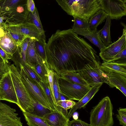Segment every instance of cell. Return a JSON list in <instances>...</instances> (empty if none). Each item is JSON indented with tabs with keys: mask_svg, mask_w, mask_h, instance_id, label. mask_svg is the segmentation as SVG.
I'll return each mask as SVG.
<instances>
[{
	"mask_svg": "<svg viewBox=\"0 0 126 126\" xmlns=\"http://www.w3.org/2000/svg\"><path fill=\"white\" fill-rule=\"evenodd\" d=\"M68 15L88 22L90 17L102 9L100 0H56Z\"/></svg>",
	"mask_w": 126,
	"mask_h": 126,
	"instance_id": "cell-1",
	"label": "cell"
},
{
	"mask_svg": "<svg viewBox=\"0 0 126 126\" xmlns=\"http://www.w3.org/2000/svg\"><path fill=\"white\" fill-rule=\"evenodd\" d=\"M9 68L17 97L18 106L23 112L32 113L34 110V99L23 83L17 68L13 64L9 65Z\"/></svg>",
	"mask_w": 126,
	"mask_h": 126,
	"instance_id": "cell-2",
	"label": "cell"
},
{
	"mask_svg": "<svg viewBox=\"0 0 126 126\" xmlns=\"http://www.w3.org/2000/svg\"><path fill=\"white\" fill-rule=\"evenodd\" d=\"M113 107L108 96L103 98L90 112V124L91 126H112Z\"/></svg>",
	"mask_w": 126,
	"mask_h": 126,
	"instance_id": "cell-3",
	"label": "cell"
},
{
	"mask_svg": "<svg viewBox=\"0 0 126 126\" xmlns=\"http://www.w3.org/2000/svg\"><path fill=\"white\" fill-rule=\"evenodd\" d=\"M77 72L91 86L103 83L109 85V73L101 66L100 62L96 65L86 64Z\"/></svg>",
	"mask_w": 126,
	"mask_h": 126,
	"instance_id": "cell-4",
	"label": "cell"
},
{
	"mask_svg": "<svg viewBox=\"0 0 126 126\" xmlns=\"http://www.w3.org/2000/svg\"><path fill=\"white\" fill-rule=\"evenodd\" d=\"M19 72L21 80L31 96L44 107L51 110L44 91L27 74L21 65Z\"/></svg>",
	"mask_w": 126,
	"mask_h": 126,
	"instance_id": "cell-5",
	"label": "cell"
},
{
	"mask_svg": "<svg viewBox=\"0 0 126 126\" xmlns=\"http://www.w3.org/2000/svg\"><path fill=\"white\" fill-rule=\"evenodd\" d=\"M58 83L60 93L67 99L70 100H80L91 87L89 86H85L73 83L60 77Z\"/></svg>",
	"mask_w": 126,
	"mask_h": 126,
	"instance_id": "cell-6",
	"label": "cell"
},
{
	"mask_svg": "<svg viewBox=\"0 0 126 126\" xmlns=\"http://www.w3.org/2000/svg\"><path fill=\"white\" fill-rule=\"evenodd\" d=\"M103 10L111 19L119 20L126 15V0H100Z\"/></svg>",
	"mask_w": 126,
	"mask_h": 126,
	"instance_id": "cell-7",
	"label": "cell"
},
{
	"mask_svg": "<svg viewBox=\"0 0 126 126\" xmlns=\"http://www.w3.org/2000/svg\"><path fill=\"white\" fill-rule=\"evenodd\" d=\"M15 109L0 101V126H23Z\"/></svg>",
	"mask_w": 126,
	"mask_h": 126,
	"instance_id": "cell-8",
	"label": "cell"
},
{
	"mask_svg": "<svg viewBox=\"0 0 126 126\" xmlns=\"http://www.w3.org/2000/svg\"><path fill=\"white\" fill-rule=\"evenodd\" d=\"M0 98L16 104L18 103L9 71L4 74L0 81Z\"/></svg>",
	"mask_w": 126,
	"mask_h": 126,
	"instance_id": "cell-9",
	"label": "cell"
},
{
	"mask_svg": "<svg viewBox=\"0 0 126 126\" xmlns=\"http://www.w3.org/2000/svg\"><path fill=\"white\" fill-rule=\"evenodd\" d=\"M126 48V28L123 30L122 36L115 42L100 51L99 55L103 62H108L114 56Z\"/></svg>",
	"mask_w": 126,
	"mask_h": 126,
	"instance_id": "cell-10",
	"label": "cell"
},
{
	"mask_svg": "<svg viewBox=\"0 0 126 126\" xmlns=\"http://www.w3.org/2000/svg\"><path fill=\"white\" fill-rule=\"evenodd\" d=\"M50 126H68L69 119L57 110H52L42 117Z\"/></svg>",
	"mask_w": 126,
	"mask_h": 126,
	"instance_id": "cell-11",
	"label": "cell"
},
{
	"mask_svg": "<svg viewBox=\"0 0 126 126\" xmlns=\"http://www.w3.org/2000/svg\"><path fill=\"white\" fill-rule=\"evenodd\" d=\"M75 33L84 36L91 43L97 47L100 51L106 47L99 36L98 31L92 30L89 28L82 29L79 28H72Z\"/></svg>",
	"mask_w": 126,
	"mask_h": 126,
	"instance_id": "cell-12",
	"label": "cell"
},
{
	"mask_svg": "<svg viewBox=\"0 0 126 126\" xmlns=\"http://www.w3.org/2000/svg\"><path fill=\"white\" fill-rule=\"evenodd\" d=\"M103 83L97 84L91 86L88 93L71 108L68 113V117L70 118L73 114L78 109L84 107L98 92Z\"/></svg>",
	"mask_w": 126,
	"mask_h": 126,
	"instance_id": "cell-13",
	"label": "cell"
},
{
	"mask_svg": "<svg viewBox=\"0 0 126 126\" xmlns=\"http://www.w3.org/2000/svg\"><path fill=\"white\" fill-rule=\"evenodd\" d=\"M109 81L110 87H116L126 96V76L110 72L109 74Z\"/></svg>",
	"mask_w": 126,
	"mask_h": 126,
	"instance_id": "cell-14",
	"label": "cell"
},
{
	"mask_svg": "<svg viewBox=\"0 0 126 126\" xmlns=\"http://www.w3.org/2000/svg\"><path fill=\"white\" fill-rule=\"evenodd\" d=\"M58 75L60 77L73 83L83 86H89L78 72L62 69L59 71Z\"/></svg>",
	"mask_w": 126,
	"mask_h": 126,
	"instance_id": "cell-15",
	"label": "cell"
},
{
	"mask_svg": "<svg viewBox=\"0 0 126 126\" xmlns=\"http://www.w3.org/2000/svg\"><path fill=\"white\" fill-rule=\"evenodd\" d=\"M0 46L2 49L11 58L17 49L14 40L8 33L0 39Z\"/></svg>",
	"mask_w": 126,
	"mask_h": 126,
	"instance_id": "cell-16",
	"label": "cell"
},
{
	"mask_svg": "<svg viewBox=\"0 0 126 126\" xmlns=\"http://www.w3.org/2000/svg\"><path fill=\"white\" fill-rule=\"evenodd\" d=\"M35 38L34 37L30 38L26 52V63L31 67L35 65L42 58L38 54L35 48L34 42Z\"/></svg>",
	"mask_w": 126,
	"mask_h": 126,
	"instance_id": "cell-17",
	"label": "cell"
},
{
	"mask_svg": "<svg viewBox=\"0 0 126 126\" xmlns=\"http://www.w3.org/2000/svg\"><path fill=\"white\" fill-rule=\"evenodd\" d=\"M20 28L22 34L25 39L34 37L38 39L42 36L37 27L31 23L26 22Z\"/></svg>",
	"mask_w": 126,
	"mask_h": 126,
	"instance_id": "cell-18",
	"label": "cell"
},
{
	"mask_svg": "<svg viewBox=\"0 0 126 126\" xmlns=\"http://www.w3.org/2000/svg\"><path fill=\"white\" fill-rule=\"evenodd\" d=\"M101 66L109 73L114 72L126 76V63L103 62L101 64Z\"/></svg>",
	"mask_w": 126,
	"mask_h": 126,
	"instance_id": "cell-19",
	"label": "cell"
},
{
	"mask_svg": "<svg viewBox=\"0 0 126 126\" xmlns=\"http://www.w3.org/2000/svg\"><path fill=\"white\" fill-rule=\"evenodd\" d=\"M111 20L110 16H108L104 27L98 31L100 38L105 47H108L111 43L110 33Z\"/></svg>",
	"mask_w": 126,
	"mask_h": 126,
	"instance_id": "cell-20",
	"label": "cell"
},
{
	"mask_svg": "<svg viewBox=\"0 0 126 126\" xmlns=\"http://www.w3.org/2000/svg\"><path fill=\"white\" fill-rule=\"evenodd\" d=\"M108 16L102 9L99 10L90 18L88 22L89 29L92 30H97V26L104 21Z\"/></svg>",
	"mask_w": 126,
	"mask_h": 126,
	"instance_id": "cell-21",
	"label": "cell"
},
{
	"mask_svg": "<svg viewBox=\"0 0 126 126\" xmlns=\"http://www.w3.org/2000/svg\"><path fill=\"white\" fill-rule=\"evenodd\" d=\"M23 113L29 126H50L41 117L27 112Z\"/></svg>",
	"mask_w": 126,
	"mask_h": 126,
	"instance_id": "cell-22",
	"label": "cell"
},
{
	"mask_svg": "<svg viewBox=\"0 0 126 126\" xmlns=\"http://www.w3.org/2000/svg\"><path fill=\"white\" fill-rule=\"evenodd\" d=\"M44 60L41 58L32 67L30 66L34 71L43 82L49 84L47 70L44 64Z\"/></svg>",
	"mask_w": 126,
	"mask_h": 126,
	"instance_id": "cell-23",
	"label": "cell"
},
{
	"mask_svg": "<svg viewBox=\"0 0 126 126\" xmlns=\"http://www.w3.org/2000/svg\"><path fill=\"white\" fill-rule=\"evenodd\" d=\"M27 21V22L34 24L38 28L42 36L45 38L44 31L40 19L38 11L36 7L33 13L29 12Z\"/></svg>",
	"mask_w": 126,
	"mask_h": 126,
	"instance_id": "cell-24",
	"label": "cell"
},
{
	"mask_svg": "<svg viewBox=\"0 0 126 126\" xmlns=\"http://www.w3.org/2000/svg\"><path fill=\"white\" fill-rule=\"evenodd\" d=\"M45 38L42 36L39 39H35L34 46L36 52L39 56L45 61L47 60L45 46Z\"/></svg>",
	"mask_w": 126,
	"mask_h": 126,
	"instance_id": "cell-25",
	"label": "cell"
},
{
	"mask_svg": "<svg viewBox=\"0 0 126 126\" xmlns=\"http://www.w3.org/2000/svg\"><path fill=\"white\" fill-rule=\"evenodd\" d=\"M34 110L31 114L41 117L53 110L44 107L34 99Z\"/></svg>",
	"mask_w": 126,
	"mask_h": 126,
	"instance_id": "cell-26",
	"label": "cell"
},
{
	"mask_svg": "<svg viewBox=\"0 0 126 126\" xmlns=\"http://www.w3.org/2000/svg\"><path fill=\"white\" fill-rule=\"evenodd\" d=\"M41 85L47 100L50 107L53 110H57L55 105L53 101L51 89L49 84L41 82Z\"/></svg>",
	"mask_w": 126,
	"mask_h": 126,
	"instance_id": "cell-27",
	"label": "cell"
},
{
	"mask_svg": "<svg viewBox=\"0 0 126 126\" xmlns=\"http://www.w3.org/2000/svg\"><path fill=\"white\" fill-rule=\"evenodd\" d=\"M44 64L47 71L48 83L51 89L53 99L55 105V101L53 90V81L54 71L50 68L47 60H44Z\"/></svg>",
	"mask_w": 126,
	"mask_h": 126,
	"instance_id": "cell-28",
	"label": "cell"
},
{
	"mask_svg": "<svg viewBox=\"0 0 126 126\" xmlns=\"http://www.w3.org/2000/svg\"><path fill=\"white\" fill-rule=\"evenodd\" d=\"M22 66L26 72L37 83L40 87L43 90L41 85L42 81L36 73L29 65L27 64H25Z\"/></svg>",
	"mask_w": 126,
	"mask_h": 126,
	"instance_id": "cell-29",
	"label": "cell"
},
{
	"mask_svg": "<svg viewBox=\"0 0 126 126\" xmlns=\"http://www.w3.org/2000/svg\"><path fill=\"white\" fill-rule=\"evenodd\" d=\"M73 17L74 18V23L72 28L86 29L89 28L88 22L77 17Z\"/></svg>",
	"mask_w": 126,
	"mask_h": 126,
	"instance_id": "cell-30",
	"label": "cell"
},
{
	"mask_svg": "<svg viewBox=\"0 0 126 126\" xmlns=\"http://www.w3.org/2000/svg\"><path fill=\"white\" fill-rule=\"evenodd\" d=\"M126 63V48L114 56L109 62Z\"/></svg>",
	"mask_w": 126,
	"mask_h": 126,
	"instance_id": "cell-31",
	"label": "cell"
},
{
	"mask_svg": "<svg viewBox=\"0 0 126 126\" xmlns=\"http://www.w3.org/2000/svg\"><path fill=\"white\" fill-rule=\"evenodd\" d=\"M117 111L118 114L116 116L120 124L122 126H126V109L120 108Z\"/></svg>",
	"mask_w": 126,
	"mask_h": 126,
	"instance_id": "cell-32",
	"label": "cell"
},
{
	"mask_svg": "<svg viewBox=\"0 0 126 126\" xmlns=\"http://www.w3.org/2000/svg\"><path fill=\"white\" fill-rule=\"evenodd\" d=\"M68 126H91L90 124L80 120H73L69 121Z\"/></svg>",
	"mask_w": 126,
	"mask_h": 126,
	"instance_id": "cell-33",
	"label": "cell"
},
{
	"mask_svg": "<svg viewBox=\"0 0 126 126\" xmlns=\"http://www.w3.org/2000/svg\"><path fill=\"white\" fill-rule=\"evenodd\" d=\"M59 76L54 72L53 81V90L54 92H60L58 83Z\"/></svg>",
	"mask_w": 126,
	"mask_h": 126,
	"instance_id": "cell-34",
	"label": "cell"
},
{
	"mask_svg": "<svg viewBox=\"0 0 126 126\" xmlns=\"http://www.w3.org/2000/svg\"><path fill=\"white\" fill-rule=\"evenodd\" d=\"M8 63L3 62L0 64V74L4 75L9 71Z\"/></svg>",
	"mask_w": 126,
	"mask_h": 126,
	"instance_id": "cell-35",
	"label": "cell"
},
{
	"mask_svg": "<svg viewBox=\"0 0 126 126\" xmlns=\"http://www.w3.org/2000/svg\"><path fill=\"white\" fill-rule=\"evenodd\" d=\"M27 8L29 12L33 13L36 7L34 2L33 0H28L27 1Z\"/></svg>",
	"mask_w": 126,
	"mask_h": 126,
	"instance_id": "cell-36",
	"label": "cell"
},
{
	"mask_svg": "<svg viewBox=\"0 0 126 126\" xmlns=\"http://www.w3.org/2000/svg\"><path fill=\"white\" fill-rule=\"evenodd\" d=\"M0 55L4 61L8 63V59H11V58L2 49L0 46Z\"/></svg>",
	"mask_w": 126,
	"mask_h": 126,
	"instance_id": "cell-37",
	"label": "cell"
},
{
	"mask_svg": "<svg viewBox=\"0 0 126 126\" xmlns=\"http://www.w3.org/2000/svg\"><path fill=\"white\" fill-rule=\"evenodd\" d=\"M76 102L70 100H66V105L68 110L71 108L75 104Z\"/></svg>",
	"mask_w": 126,
	"mask_h": 126,
	"instance_id": "cell-38",
	"label": "cell"
},
{
	"mask_svg": "<svg viewBox=\"0 0 126 126\" xmlns=\"http://www.w3.org/2000/svg\"><path fill=\"white\" fill-rule=\"evenodd\" d=\"M60 93V92H54L56 107V106L57 103L59 101L61 100Z\"/></svg>",
	"mask_w": 126,
	"mask_h": 126,
	"instance_id": "cell-39",
	"label": "cell"
},
{
	"mask_svg": "<svg viewBox=\"0 0 126 126\" xmlns=\"http://www.w3.org/2000/svg\"><path fill=\"white\" fill-rule=\"evenodd\" d=\"M72 116L74 120H77L78 118V114L77 112H75L72 114Z\"/></svg>",
	"mask_w": 126,
	"mask_h": 126,
	"instance_id": "cell-40",
	"label": "cell"
},
{
	"mask_svg": "<svg viewBox=\"0 0 126 126\" xmlns=\"http://www.w3.org/2000/svg\"><path fill=\"white\" fill-rule=\"evenodd\" d=\"M121 25L124 27V28H126V25L123 23L121 22Z\"/></svg>",
	"mask_w": 126,
	"mask_h": 126,
	"instance_id": "cell-41",
	"label": "cell"
},
{
	"mask_svg": "<svg viewBox=\"0 0 126 126\" xmlns=\"http://www.w3.org/2000/svg\"><path fill=\"white\" fill-rule=\"evenodd\" d=\"M3 59L0 55V64L4 62Z\"/></svg>",
	"mask_w": 126,
	"mask_h": 126,
	"instance_id": "cell-42",
	"label": "cell"
},
{
	"mask_svg": "<svg viewBox=\"0 0 126 126\" xmlns=\"http://www.w3.org/2000/svg\"><path fill=\"white\" fill-rule=\"evenodd\" d=\"M4 75L0 74V81Z\"/></svg>",
	"mask_w": 126,
	"mask_h": 126,
	"instance_id": "cell-43",
	"label": "cell"
},
{
	"mask_svg": "<svg viewBox=\"0 0 126 126\" xmlns=\"http://www.w3.org/2000/svg\"><path fill=\"white\" fill-rule=\"evenodd\" d=\"M19 0H12V2L13 3H15L16 2H17L18 1H19Z\"/></svg>",
	"mask_w": 126,
	"mask_h": 126,
	"instance_id": "cell-44",
	"label": "cell"
},
{
	"mask_svg": "<svg viewBox=\"0 0 126 126\" xmlns=\"http://www.w3.org/2000/svg\"><path fill=\"white\" fill-rule=\"evenodd\" d=\"M2 21V19L0 17V23Z\"/></svg>",
	"mask_w": 126,
	"mask_h": 126,
	"instance_id": "cell-45",
	"label": "cell"
},
{
	"mask_svg": "<svg viewBox=\"0 0 126 126\" xmlns=\"http://www.w3.org/2000/svg\"></svg>",
	"mask_w": 126,
	"mask_h": 126,
	"instance_id": "cell-46",
	"label": "cell"
}]
</instances>
